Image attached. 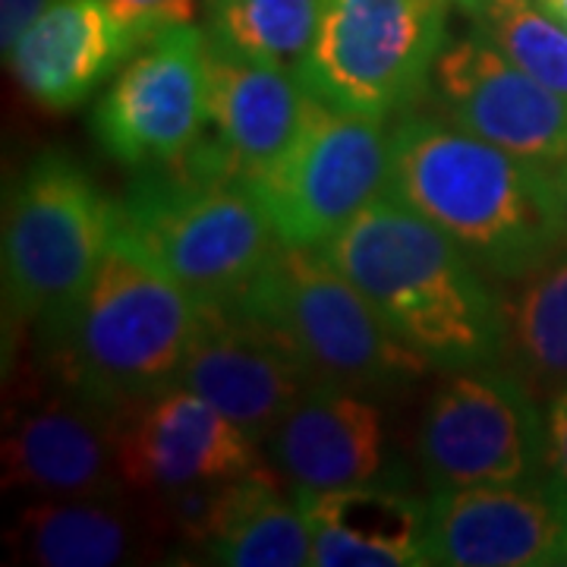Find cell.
Instances as JSON below:
<instances>
[{"mask_svg":"<svg viewBox=\"0 0 567 567\" xmlns=\"http://www.w3.org/2000/svg\"><path fill=\"white\" fill-rule=\"evenodd\" d=\"M177 385L193 388L259 445L312 379L281 334L244 306H203V319Z\"/></svg>","mask_w":567,"mask_h":567,"instance_id":"obj_15","label":"cell"},{"mask_svg":"<svg viewBox=\"0 0 567 567\" xmlns=\"http://www.w3.org/2000/svg\"><path fill=\"white\" fill-rule=\"evenodd\" d=\"M546 7L551 17H558L561 22H567V0H539Z\"/></svg>","mask_w":567,"mask_h":567,"instance_id":"obj_29","label":"cell"},{"mask_svg":"<svg viewBox=\"0 0 567 567\" xmlns=\"http://www.w3.org/2000/svg\"><path fill=\"white\" fill-rule=\"evenodd\" d=\"M249 186L278 240L324 246L391 186V136L379 117L347 114L309 95L290 148Z\"/></svg>","mask_w":567,"mask_h":567,"instance_id":"obj_8","label":"cell"},{"mask_svg":"<svg viewBox=\"0 0 567 567\" xmlns=\"http://www.w3.org/2000/svg\"><path fill=\"white\" fill-rule=\"evenodd\" d=\"M309 92L297 73L249 61L208 39V114L218 148L252 181L281 158L303 126Z\"/></svg>","mask_w":567,"mask_h":567,"instance_id":"obj_17","label":"cell"},{"mask_svg":"<svg viewBox=\"0 0 567 567\" xmlns=\"http://www.w3.org/2000/svg\"><path fill=\"white\" fill-rule=\"evenodd\" d=\"M130 51L133 41L102 0H54L7 51V61L41 107L70 111Z\"/></svg>","mask_w":567,"mask_h":567,"instance_id":"obj_18","label":"cell"},{"mask_svg":"<svg viewBox=\"0 0 567 567\" xmlns=\"http://www.w3.org/2000/svg\"><path fill=\"white\" fill-rule=\"evenodd\" d=\"M548 186H551V208H555L558 234H561V244L567 246V162L548 167Z\"/></svg>","mask_w":567,"mask_h":567,"instance_id":"obj_28","label":"cell"},{"mask_svg":"<svg viewBox=\"0 0 567 567\" xmlns=\"http://www.w3.org/2000/svg\"><path fill=\"white\" fill-rule=\"evenodd\" d=\"M507 344L533 382L567 388V259L539 268L507 312Z\"/></svg>","mask_w":567,"mask_h":567,"instance_id":"obj_23","label":"cell"},{"mask_svg":"<svg viewBox=\"0 0 567 567\" xmlns=\"http://www.w3.org/2000/svg\"><path fill=\"white\" fill-rule=\"evenodd\" d=\"M442 39V0H324L297 76L316 102L385 121L423 95Z\"/></svg>","mask_w":567,"mask_h":567,"instance_id":"obj_7","label":"cell"},{"mask_svg":"<svg viewBox=\"0 0 567 567\" xmlns=\"http://www.w3.org/2000/svg\"><path fill=\"white\" fill-rule=\"evenodd\" d=\"M470 13L507 61L567 95V25L539 0H476Z\"/></svg>","mask_w":567,"mask_h":567,"instance_id":"obj_24","label":"cell"},{"mask_svg":"<svg viewBox=\"0 0 567 567\" xmlns=\"http://www.w3.org/2000/svg\"><path fill=\"white\" fill-rule=\"evenodd\" d=\"M432 488L507 486L546 470V413L529 388L492 365H466L435 388L420 423Z\"/></svg>","mask_w":567,"mask_h":567,"instance_id":"obj_9","label":"cell"},{"mask_svg":"<svg viewBox=\"0 0 567 567\" xmlns=\"http://www.w3.org/2000/svg\"><path fill=\"white\" fill-rule=\"evenodd\" d=\"M199 551L208 565L303 567L312 565V533L303 507L287 502L262 466L227 486L221 517Z\"/></svg>","mask_w":567,"mask_h":567,"instance_id":"obj_21","label":"cell"},{"mask_svg":"<svg viewBox=\"0 0 567 567\" xmlns=\"http://www.w3.org/2000/svg\"><path fill=\"white\" fill-rule=\"evenodd\" d=\"M546 473L567 488V388L555 391L546 410Z\"/></svg>","mask_w":567,"mask_h":567,"instance_id":"obj_26","label":"cell"},{"mask_svg":"<svg viewBox=\"0 0 567 567\" xmlns=\"http://www.w3.org/2000/svg\"><path fill=\"white\" fill-rule=\"evenodd\" d=\"M199 319L203 303L117 230L80 300L41 328L48 372L117 410L177 385Z\"/></svg>","mask_w":567,"mask_h":567,"instance_id":"obj_3","label":"cell"},{"mask_svg":"<svg viewBox=\"0 0 567 567\" xmlns=\"http://www.w3.org/2000/svg\"><path fill=\"white\" fill-rule=\"evenodd\" d=\"M102 3L121 22L133 48H140L174 25L196 20L203 0H102Z\"/></svg>","mask_w":567,"mask_h":567,"instance_id":"obj_25","label":"cell"},{"mask_svg":"<svg viewBox=\"0 0 567 567\" xmlns=\"http://www.w3.org/2000/svg\"><path fill=\"white\" fill-rule=\"evenodd\" d=\"M155 517H142L126 495L32 498L3 539L13 561L39 567H114L148 551Z\"/></svg>","mask_w":567,"mask_h":567,"instance_id":"obj_20","label":"cell"},{"mask_svg":"<svg viewBox=\"0 0 567 567\" xmlns=\"http://www.w3.org/2000/svg\"><path fill=\"white\" fill-rule=\"evenodd\" d=\"M152 167L117 203L121 234L196 303H234L281 244L256 189L215 140Z\"/></svg>","mask_w":567,"mask_h":567,"instance_id":"obj_4","label":"cell"},{"mask_svg":"<svg viewBox=\"0 0 567 567\" xmlns=\"http://www.w3.org/2000/svg\"><path fill=\"white\" fill-rule=\"evenodd\" d=\"M54 0H0V39H3V54L17 44L22 32L32 25L41 10H48Z\"/></svg>","mask_w":567,"mask_h":567,"instance_id":"obj_27","label":"cell"},{"mask_svg":"<svg viewBox=\"0 0 567 567\" xmlns=\"http://www.w3.org/2000/svg\"><path fill=\"white\" fill-rule=\"evenodd\" d=\"M234 303L281 334L312 385H341L360 394L398 391L432 369L423 353L388 331L322 246L278 244Z\"/></svg>","mask_w":567,"mask_h":567,"instance_id":"obj_5","label":"cell"},{"mask_svg":"<svg viewBox=\"0 0 567 567\" xmlns=\"http://www.w3.org/2000/svg\"><path fill=\"white\" fill-rule=\"evenodd\" d=\"M121 230V208L80 164L44 152L22 171L3 208V312L48 328L92 284Z\"/></svg>","mask_w":567,"mask_h":567,"instance_id":"obj_6","label":"cell"},{"mask_svg":"<svg viewBox=\"0 0 567 567\" xmlns=\"http://www.w3.org/2000/svg\"><path fill=\"white\" fill-rule=\"evenodd\" d=\"M271 457L297 492L375 483L385 464L382 413L360 391L312 385L268 439Z\"/></svg>","mask_w":567,"mask_h":567,"instance_id":"obj_16","label":"cell"},{"mask_svg":"<svg viewBox=\"0 0 567 567\" xmlns=\"http://www.w3.org/2000/svg\"><path fill=\"white\" fill-rule=\"evenodd\" d=\"M432 82L447 123L527 162H567V95L507 61L480 32L442 48Z\"/></svg>","mask_w":567,"mask_h":567,"instance_id":"obj_14","label":"cell"},{"mask_svg":"<svg viewBox=\"0 0 567 567\" xmlns=\"http://www.w3.org/2000/svg\"><path fill=\"white\" fill-rule=\"evenodd\" d=\"M208 39L249 61L297 73L319 32L324 0H205Z\"/></svg>","mask_w":567,"mask_h":567,"instance_id":"obj_22","label":"cell"},{"mask_svg":"<svg viewBox=\"0 0 567 567\" xmlns=\"http://www.w3.org/2000/svg\"><path fill=\"white\" fill-rule=\"evenodd\" d=\"M114 435L123 483L140 495L240 480L262 470L259 442L186 385L117 406Z\"/></svg>","mask_w":567,"mask_h":567,"instance_id":"obj_13","label":"cell"},{"mask_svg":"<svg viewBox=\"0 0 567 567\" xmlns=\"http://www.w3.org/2000/svg\"><path fill=\"white\" fill-rule=\"evenodd\" d=\"M208 123V35L193 22L145 41L95 107V136L123 164L174 162Z\"/></svg>","mask_w":567,"mask_h":567,"instance_id":"obj_10","label":"cell"},{"mask_svg":"<svg viewBox=\"0 0 567 567\" xmlns=\"http://www.w3.org/2000/svg\"><path fill=\"white\" fill-rule=\"evenodd\" d=\"M322 249L388 331L432 365H488L505 353L507 309L480 278V265L394 193L379 196Z\"/></svg>","mask_w":567,"mask_h":567,"instance_id":"obj_1","label":"cell"},{"mask_svg":"<svg viewBox=\"0 0 567 567\" xmlns=\"http://www.w3.org/2000/svg\"><path fill=\"white\" fill-rule=\"evenodd\" d=\"M316 567H413L425 561V505L398 488L363 483L297 492Z\"/></svg>","mask_w":567,"mask_h":567,"instance_id":"obj_19","label":"cell"},{"mask_svg":"<svg viewBox=\"0 0 567 567\" xmlns=\"http://www.w3.org/2000/svg\"><path fill=\"white\" fill-rule=\"evenodd\" d=\"M567 488L551 476L507 486L435 488L425 502V561L447 567L565 565Z\"/></svg>","mask_w":567,"mask_h":567,"instance_id":"obj_12","label":"cell"},{"mask_svg":"<svg viewBox=\"0 0 567 567\" xmlns=\"http://www.w3.org/2000/svg\"><path fill=\"white\" fill-rule=\"evenodd\" d=\"M565 565H567V551H565Z\"/></svg>","mask_w":567,"mask_h":567,"instance_id":"obj_30","label":"cell"},{"mask_svg":"<svg viewBox=\"0 0 567 567\" xmlns=\"http://www.w3.org/2000/svg\"><path fill=\"white\" fill-rule=\"evenodd\" d=\"M117 410L58 382L22 391L3 416V492L32 498L126 495L117 464Z\"/></svg>","mask_w":567,"mask_h":567,"instance_id":"obj_11","label":"cell"},{"mask_svg":"<svg viewBox=\"0 0 567 567\" xmlns=\"http://www.w3.org/2000/svg\"><path fill=\"white\" fill-rule=\"evenodd\" d=\"M495 278H524L565 249L546 164L432 117L391 133V186Z\"/></svg>","mask_w":567,"mask_h":567,"instance_id":"obj_2","label":"cell"}]
</instances>
